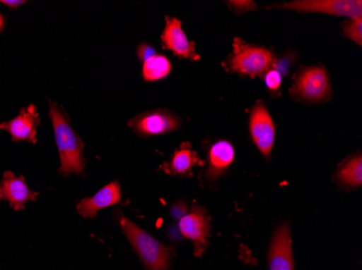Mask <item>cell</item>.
<instances>
[{
  "label": "cell",
  "instance_id": "obj_1",
  "mask_svg": "<svg viewBox=\"0 0 362 270\" xmlns=\"http://www.w3.org/2000/svg\"><path fill=\"white\" fill-rule=\"evenodd\" d=\"M49 118L60 156V173L64 176L71 173L83 174L86 166L84 142L73 129L63 109L52 101H49Z\"/></svg>",
  "mask_w": 362,
  "mask_h": 270
},
{
  "label": "cell",
  "instance_id": "obj_2",
  "mask_svg": "<svg viewBox=\"0 0 362 270\" xmlns=\"http://www.w3.org/2000/svg\"><path fill=\"white\" fill-rule=\"evenodd\" d=\"M117 222L146 270H170L173 247L163 245L123 213H117Z\"/></svg>",
  "mask_w": 362,
  "mask_h": 270
},
{
  "label": "cell",
  "instance_id": "obj_3",
  "mask_svg": "<svg viewBox=\"0 0 362 270\" xmlns=\"http://www.w3.org/2000/svg\"><path fill=\"white\" fill-rule=\"evenodd\" d=\"M274 63V54L268 49L251 46L239 38L233 40L230 66L235 72L250 77L262 76L272 70Z\"/></svg>",
  "mask_w": 362,
  "mask_h": 270
},
{
  "label": "cell",
  "instance_id": "obj_4",
  "mask_svg": "<svg viewBox=\"0 0 362 270\" xmlns=\"http://www.w3.org/2000/svg\"><path fill=\"white\" fill-rule=\"evenodd\" d=\"M291 93L305 102L318 103L329 99L331 82L327 70L321 66L304 68L294 79Z\"/></svg>",
  "mask_w": 362,
  "mask_h": 270
},
{
  "label": "cell",
  "instance_id": "obj_5",
  "mask_svg": "<svg viewBox=\"0 0 362 270\" xmlns=\"http://www.w3.org/2000/svg\"><path fill=\"white\" fill-rule=\"evenodd\" d=\"M294 10L305 13H325L346 16L349 19L362 18V3L360 0H295L279 4L270 9Z\"/></svg>",
  "mask_w": 362,
  "mask_h": 270
},
{
  "label": "cell",
  "instance_id": "obj_6",
  "mask_svg": "<svg viewBox=\"0 0 362 270\" xmlns=\"http://www.w3.org/2000/svg\"><path fill=\"white\" fill-rule=\"evenodd\" d=\"M179 231L185 238L192 241L194 254L202 257L209 247V237L211 233V219L206 211L199 206H193L191 212L179 219Z\"/></svg>",
  "mask_w": 362,
  "mask_h": 270
},
{
  "label": "cell",
  "instance_id": "obj_7",
  "mask_svg": "<svg viewBox=\"0 0 362 270\" xmlns=\"http://www.w3.org/2000/svg\"><path fill=\"white\" fill-rule=\"evenodd\" d=\"M180 125L181 121L178 116L164 109L140 113L128 123L129 128L142 137L170 133L178 129Z\"/></svg>",
  "mask_w": 362,
  "mask_h": 270
},
{
  "label": "cell",
  "instance_id": "obj_8",
  "mask_svg": "<svg viewBox=\"0 0 362 270\" xmlns=\"http://www.w3.org/2000/svg\"><path fill=\"white\" fill-rule=\"evenodd\" d=\"M250 132L252 140L260 153L266 158L270 157L276 139V128L267 107L262 102H258L252 109L250 115Z\"/></svg>",
  "mask_w": 362,
  "mask_h": 270
},
{
  "label": "cell",
  "instance_id": "obj_9",
  "mask_svg": "<svg viewBox=\"0 0 362 270\" xmlns=\"http://www.w3.org/2000/svg\"><path fill=\"white\" fill-rule=\"evenodd\" d=\"M292 237L288 223L280 225L274 231L268 251L269 270H295Z\"/></svg>",
  "mask_w": 362,
  "mask_h": 270
},
{
  "label": "cell",
  "instance_id": "obj_10",
  "mask_svg": "<svg viewBox=\"0 0 362 270\" xmlns=\"http://www.w3.org/2000/svg\"><path fill=\"white\" fill-rule=\"evenodd\" d=\"M40 123V113L34 105H28L20 111L19 115L7 123H0V129L11 135L12 142H28L36 144L37 127Z\"/></svg>",
  "mask_w": 362,
  "mask_h": 270
},
{
  "label": "cell",
  "instance_id": "obj_11",
  "mask_svg": "<svg viewBox=\"0 0 362 270\" xmlns=\"http://www.w3.org/2000/svg\"><path fill=\"white\" fill-rule=\"evenodd\" d=\"M166 24L162 32L163 47L172 51L180 59H190L197 61L200 59L195 52V46L188 39L186 32L182 30V24L176 18L166 16Z\"/></svg>",
  "mask_w": 362,
  "mask_h": 270
},
{
  "label": "cell",
  "instance_id": "obj_12",
  "mask_svg": "<svg viewBox=\"0 0 362 270\" xmlns=\"http://www.w3.org/2000/svg\"><path fill=\"white\" fill-rule=\"evenodd\" d=\"M38 192L28 188L23 176H16L12 172H6L0 182V200L9 202L13 210L21 211L30 201L37 199Z\"/></svg>",
  "mask_w": 362,
  "mask_h": 270
},
{
  "label": "cell",
  "instance_id": "obj_13",
  "mask_svg": "<svg viewBox=\"0 0 362 270\" xmlns=\"http://www.w3.org/2000/svg\"><path fill=\"white\" fill-rule=\"evenodd\" d=\"M121 185L117 180H114L93 197L81 199L77 204L76 210L77 213L85 219H93L97 216L99 211L121 204Z\"/></svg>",
  "mask_w": 362,
  "mask_h": 270
},
{
  "label": "cell",
  "instance_id": "obj_14",
  "mask_svg": "<svg viewBox=\"0 0 362 270\" xmlns=\"http://www.w3.org/2000/svg\"><path fill=\"white\" fill-rule=\"evenodd\" d=\"M235 158V150L233 144L228 141L216 142L209 149L207 178L217 180L233 164Z\"/></svg>",
  "mask_w": 362,
  "mask_h": 270
},
{
  "label": "cell",
  "instance_id": "obj_15",
  "mask_svg": "<svg viewBox=\"0 0 362 270\" xmlns=\"http://www.w3.org/2000/svg\"><path fill=\"white\" fill-rule=\"evenodd\" d=\"M197 164H203L202 160L188 143H185L175 152L172 160L164 166V170L172 176H188Z\"/></svg>",
  "mask_w": 362,
  "mask_h": 270
},
{
  "label": "cell",
  "instance_id": "obj_16",
  "mask_svg": "<svg viewBox=\"0 0 362 270\" xmlns=\"http://www.w3.org/2000/svg\"><path fill=\"white\" fill-rule=\"evenodd\" d=\"M172 70V63L162 54H156L148 60L144 61L142 65V77L144 80L153 82L162 80L170 75Z\"/></svg>",
  "mask_w": 362,
  "mask_h": 270
},
{
  "label": "cell",
  "instance_id": "obj_17",
  "mask_svg": "<svg viewBox=\"0 0 362 270\" xmlns=\"http://www.w3.org/2000/svg\"><path fill=\"white\" fill-rule=\"evenodd\" d=\"M337 180L349 188H360L362 185L361 155L354 156L339 168Z\"/></svg>",
  "mask_w": 362,
  "mask_h": 270
},
{
  "label": "cell",
  "instance_id": "obj_18",
  "mask_svg": "<svg viewBox=\"0 0 362 270\" xmlns=\"http://www.w3.org/2000/svg\"><path fill=\"white\" fill-rule=\"evenodd\" d=\"M344 35L345 37L351 39V42L357 44L358 46L362 44V18H356L351 19L344 25Z\"/></svg>",
  "mask_w": 362,
  "mask_h": 270
},
{
  "label": "cell",
  "instance_id": "obj_19",
  "mask_svg": "<svg viewBox=\"0 0 362 270\" xmlns=\"http://www.w3.org/2000/svg\"><path fill=\"white\" fill-rule=\"evenodd\" d=\"M265 83L267 88L272 91L279 90L281 87L282 76L276 70H269L265 74Z\"/></svg>",
  "mask_w": 362,
  "mask_h": 270
},
{
  "label": "cell",
  "instance_id": "obj_20",
  "mask_svg": "<svg viewBox=\"0 0 362 270\" xmlns=\"http://www.w3.org/2000/svg\"><path fill=\"white\" fill-rule=\"evenodd\" d=\"M229 7L231 8L235 13H242V12L251 11V10L256 9V4L254 1H228Z\"/></svg>",
  "mask_w": 362,
  "mask_h": 270
},
{
  "label": "cell",
  "instance_id": "obj_21",
  "mask_svg": "<svg viewBox=\"0 0 362 270\" xmlns=\"http://www.w3.org/2000/svg\"><path fill=\"white\" fill-rule=\"evenodd\" d=\"M137 54L138 59L142 61V62H144V61L148 60V59L151 58V56H156V49H154L151 44H142L138 47Z\"/></svg>",
  "mask_w": 362,
  "mask_h": 270
},
{
  "label": "cell",
  "instance_id": "obj_22",
  "mask_svg": "<svg viewBox=\"0 0 362 270\" xmlns=\"http://www.w3.org/2000/svg\"><path fill=\"white\" fill-rule=\"evenodd\" d=\"M188 213V208H187V204H184V202H179V204H175L174 206L170 209V215H172L174 219H180L181 217L185 216V215Z\"/></svg>",
  "mask_w": 362,
  "mask_h": 270
},
{
  "label": "cell",
  "instance_id": "obj_23",
  "mask_svg": "<svg viewBox=\"0 0 362 270\" xmlns=\"http://www.w3.org/2000/svg\"><path fill=\"white\" fill-rule=\"evenodd\" d=\"M0 4L7 6V7L11 8V9H18V8L21 7L22 5L25 4V1L24 0H1Z\"/></svg>",
  "mask_w": 362,
  "mask_h": 270
},
{
  "label": "cell",
  "instance_id": "obj_24",
  "mask_svg": "<svg viewBox=\"0 0 362 270\" xmlns=\"http://www.w3.org/2000/svg\"><path fill=\"white\" fill-rule=\"evenodd\" d=\"M4 26H5V19H4V16L0 14V32L4 30Z\"/></svg>",
  "mask_w": 362,
  "mask_h": 270
}]
</instances>
